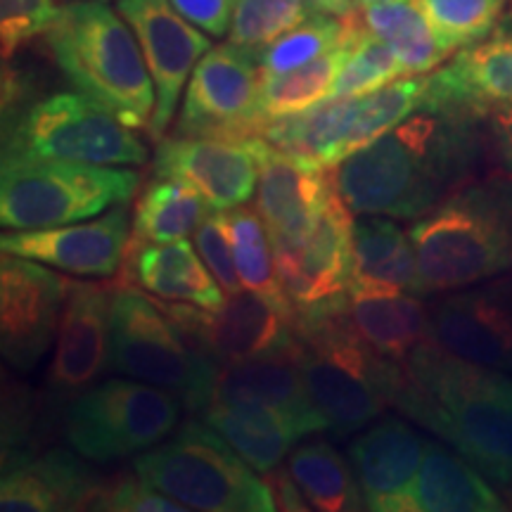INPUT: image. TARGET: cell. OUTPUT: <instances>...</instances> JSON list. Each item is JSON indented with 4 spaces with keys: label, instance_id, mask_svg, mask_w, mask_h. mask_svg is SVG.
<instances>
[{
    "label": "cell",
    "instance_id": "ac0fdd59",
    "mask_svg": "<svg viewBox=\"0 0 512 512\" xmlns=\"http://www.w3.org/2000/svg\"><path fill=\"white\" fill-rule=\"evenodd\" d=\"M128 202L107 209L100 219L53 228L10 230L0 238L3 254L24 256L81 278H114L131 240Z\"/></svg>",
    "mask_w": 512,
    "mask_h": 512
},
{
    "label": "cell",
    "instance_id": "3957f363",
    "mask_svg": "<svg viewBox=\"0 0 512 512\" xmlns=\"http://www.w3.org/2000/svg\"><path fill=\"white\" fill-rule=\"evenodd\" d=\"M422 294L453 292L512 273V181L465 183L408 228Z\"/></svg>",
    "mask_w": 512,
    "mask_h": 512
},
{
    "label": "cell",
    "instance_id": "e0dca14e",
    "mask_svg": "<svg viewBox=\"0 0 512 512\" xmlns=\"http://www.w3.org/2000/svg\"><path fill=\"white\" fill-rule=\"evenodd\" d=\"M430 339L467 363L512 375V275L439 299Z\"/></svg>",
    "mask_w": 512,
    "mask_h": 512
},
{
    "label": "cell",
    "instance_id": "7bdbcfd3",
    "mask_svg": "<svg viewBox=\"0 0 512 512\" xmlns=\"http://www.w3.org/2000/svg\"><path fill=\"white\" fill-rule=\"evenodd\" d=\"M171 5L209 36L228 34L235 0H171Z\"/></svg>",
    "mask_w": 512,
    "mask_h": 512
},
{
    "label": "cell",
    "instance_id": "30bf717a",
    "mask_svg": "<svg viewBox=\"0 0 512 512\" xmlns=\"http://www.w3.org/2000/svg\"><path fill=\"white\" fill-rule=\"evenodd\" d=\"M181 399L155 384L117 377L83 389L69 403L64 437L76 453L110 463L147 451L174 432Z\"/></svg>",
    "mask_w": 512,
    "mask_h": 512
},
{
    "label": "cell",
    "instance_id": "f6af8a7d",
    "mask_svg": "<svg viewBox=\"0 0 512 512\" xmlns=\"http://www.w3.org/2000/svg\"><path fill=\"white\" fill-rule=\"evenodd\" d=\"M486 121H489L491 140H494L501 164L512 174V105L498 107L486 117Z\"/></svg>",
    "mask_w": 512,
    "mask_h": 512
},
{
    "label": "cell",
    "instance_id": "d590c367",
    "mask_svg": "<svg viewBox=\"0 0 512 512\" xmlns=\"http://www.w3.org/2000/svg\"><path fill=\"white\" fill-rule=\"evenodd\" d=\"M358 12V10H356ZM356 12L349 17H335L316 12L306 22L287 31L271 43L261 55V76H278L292 69L304 67L330 50L349 41L356 24Z\"/></svg>",
    "mask_w": 512,
    "mask_h": 512
},
{
    "label": "cell",
    "instance_id": "f907efd6",
    "mask_svg": "<svg viewBox=\"0 0 512 512\" xmlns=\"http://www.w3.org/2000/svg\"><path fill=\"white\" fill-rule=\"evenodd\" d=\"M105 3H107V0H105Z\"/></svg>",
    "mask_w": 512,
    "mask_h": 512
},
{
    "label": "cell",
    "instance_id": "d4e9b609",
    "mask_svg": "<svg viewBox=\"0 0 512 512\" xmlns=\"http://www.w3.org/2000/svg\"><path fill=\"white\" fill-rule=\"evenodd\" d=\"M470 460L427 441L413 484L403 494L399 512H501L503 498Z\"/></svg>",
    "mask_w": 512,
    "mask_h": 512
},
{
    "label": "cell",
    "instance_id": "484cf974",
    "mask_svg": "<svg viewBox=\"0 0 512 512\" xmlns=\"http://www.w3.org/2000/svg\"><path fill=\"white\" fill-rule=\"evenodd\" d=\"M204 422L259 475L280 467L294 441L304 437L290 415L252 399H211L204 408Z\"/></svg>",
    "mask_w": 512,
    "mask_h": 512
},
{
    "label": "cell",
    "instance_id": "d6986e66",
    "mask_svg": "<svg viewBox=\"0 0 512 512\" xmlns=\"http://www.w3.org/2000/svg\"><path fill=\"white\" fill-rule=\"evenodd\" d=\"M155 176L178 178L200 190L211 207L230 211L252 200L259 164L247 138L174 136L162 138L155 152Z\"/></svg>",
    "mask_w": 512,
    "mask_h": 512
},
{
    "label": "cell",
    "instance_id": "f546056e",
    "mask_svg": "<svg viewBox=\"0 0 512 512\" xmlns=\"http://www.w3.org/2000/svg\"><path fill=\"white\" fill-rule=\"evenodd\" d=\"M356 117V98H330L311 110L273 121L259 136L280 150L325 169H337L349 159V138Z\"/></svg>",
    "mask_w": 512,
    "mask_h": 512
},
{
    "label": "cell",
    "instance_id": "4316f807",
    "mask_svg": "<svg viewBox=\"0 0 512 512\" xmlns=\"http://www.w3.org/2000/svg\"><path fill=\"white\" fill-rule=\"evenodd\" d=\"M349 290L422 294L418 256L408 230H401L389 216L361 214L354 219Z\"/></svg>",
    "mask_w": 512,
    "mask_h": 512
},
{
    "label": "cell",
    "instance_id": "c3c4849f",
    "mask_svg": "<svg viewBox=\"0 0 512 512\" xmlns=\"http://www.w3.org/2000/svg\"><path fill=\"white\" fill-rule=\"evenodd\" d=\"M501 384H503L505 394H508L510 399H512V375H505V373H501Z\"/></svg>",
    "mask_w": 512,
    "mask_h": 512
},
{
    "label": "cell",
    "instance_id": "52a82bcc",
    "mask_svg": "<svg viewBox=\"0 0 512 512\" xmlns=\"http://www.w3.org/2000/svg\"><path fill=\"white\" fill-rule=\"evenodd\" d=\"M107 370L176 394L185 408L204 411L216 384V366L195 349L174 318L131 285H114Z\"/></svg>",
    "mask_w": 512,
    "mask_h": 512
},
{
    "label": "cell",
    "instance_id": "5bb4252c",
    "mask_svg": "<svg viewBox=\"0 0 512 512\" xmlns=\"http://www.w3.org/2000/svg\"><path fill=\"white\" fill-rule=\"evenodd\" d=\"M249 145L259 164L256 211L268 230L273 252H285L297 247L316 226L335 192V176L330 174L332 169L280 150L259 133L249 136Z\"/></svg>",
    "mask_w": 512,
    "mask_h": 512
},
{
    "label": "cell",
    "instance_id": "836d02e7",
    "mask_svg": "<svg viewBox=\"0 0 512 512\" xmlns=\"http://www.w3.org/2000/svg\"><path fill=\"white\" fill-rule=\"evenodd\" d=\"M287 470L294 477L311 508L320 512L363 510L361 486L354 470L328 441H311L287 456Z\"/></svg>",
    "mask_w": 512,
    "mask_h": 512
},
{
    "label": "cell",
    "instance_id": "60d3db41",
    "mask_svg": "<svg viewBox=\"0 0 512 512\" xmlns=\"http://www.w3.org/2000/svg\"><path fill=\"white\" fill-rule=\"evenodd\" d=\"M60 8L55 0H0V48L10 60L24 43L46 36Z\"/></svg>",
    "mask_w": 512,
    "mask_h": 512
},
{
    "label": "cell",
    "instance_id": "2e32d148",
    "mask_svg": "<svg viewBox=\"0 0 512 512\" xmlns=\"http://www.w3.org/2000/svg\"><path fill=\"white\" fill-rule=\"evenodd\" d=\"M335 188L311 233L297 247L273 252L275 271L297 313L337 302L351 285L354 219Z\"/></svg>",
    "mask_w": 512,
    "mask_h": 512
},
{
    "label": "cell",
    "instance_id": "f35d334b",
    "mask_svg": "<svg viewBox=\"0 0 512 512\" xmlns=\"http://www.w3.org/2000/svg\"><path fill=\"white\" fill-rule=\"evenodd\" d=\"M403 76L406 72H403L399 55L382 38L370 34L358 17L349 57L332 88V98H356V95L373 93Z\"/></svg>",
    "mask_w": 512,
    "mask_h": 512
},
{
    "label": "cell",
    "instance_id": "cb8c5ba5",
    "mask_svg": "<svg viewBox=\"0 0 512 512\" xmlns=\"http://www.w3.org/2000/svg\"><path fill=\"white\" fill-rule=\"evenodd\" d=\"M124 280L166 302L219 309L228 299L188 240L126 247Z\"/></svg>",
    "mask_w": 512,
    "mask_h": 512
},
{
    "label": "cell",
    "instance_id": "b9f144b4",
    "mask_svg": "<svg viewBox=\"0 0 512 512\" xmlns=\"http://www.w3.org/2000/svg\"><path fill=\"white\" fill-rule=\"evenodd\" d=\"M195 247L211 275L216 278V283L223 287L228 297L242 292L238 266H235L233 242H230L228 214H223L219 209L211 211L207 219L200 223V228L195 230Z\"/></svg>",
    "mask_w": 512,
    "mask_h": 512
},
{
    "label": "cell",
    "instance_id": "74e56055",
    "mask_svg": "<svg viewBox=\"0 0 512 512\" xmlns=\"http://www.w3.org/2000/svg\"><path fill=\"white\" fill-rule=\"evenodd\" d=\"M311 15H316V10L309 0H235L228 41L264 55L271 43Z\"/></svg>",
    "mask_w": 512,
    "mask_h": 512
},
{
    "label": "cell",
    "instance_id": "d6a6232c",
    "mask_svg": "<svg viewBox=\"0 0 512 512\" xmlns=\"http://www.w3.org/2000/svg\"><path fill=\"white\" fill-rule=\"evenodd\" d=\"M363 27L382 38L399 55L406 76H425L437 72L451 53L441 46L422 12L413 0L401 3L366 5L358 10Z\"/></svg>",
    "mask_w": 512,
    "mask_h": 512
},
{
    "label": "cell",
    "instance_id": "603a6c76",
    "mask_svg": "<svg viewBox=\"0 0 512 512\" xmlns=\"http://www.w3.org/2000/svg\"><path fill=\"white\" fill-rule=\"evenodd\" d=\"M427 441L399 418L377 422L351 441L349 463L366 508L399 512V503L418 475Z\"/></svg>",
    "mask_w": 512,
    "mask_h": 512
},
{
    "label": "cell",
    "instance_id": "4fadbf2b",
    "mask_svg": "<svg viewBox=\"0 0 512 512\" xmlns=\"http://www.w3.org/2000/svg\"><path fill=\"white\" fill-rule=\"evenodd\" d=\"M117 10L131 24L155 81L157 107L147 136L159 143L174 119L183 88L211 43L171 0H119Z\"/></svg>",
    "mask_w": 512,
    "mask_h": 512
},
{
    "label": "cell",
    "instance_id": "ba28073f",
    "mask_svg": "<svg viewBox=\"0 0 512 512\" xmlns=\"http://www.w3.org/2000/svg\"><path fill=\"white\" fill-rule=\"evenodd\" d=\"M138 171L57 159H5L0 223L10 230L53 228L105 214L140 188Z\"/></svg>",
    "mask_w": 512,
    "mask_h": 512
},
{
    "label": "cell",
    "instance_id": "7dc6e473",
    "mask_svg": "<svg viewBox=\"0 0 512 512\" xmlns=\"http://www.w3.org/2000/svg\"><path fill=\"white\" fill-rule=\"evenodd\" d=\"M358 8H366V5H380V3H401V0H354Z\"/></svg>",
    "mask_w": 512,
    "mask_h": 512
},
{
    "label": "cell",
    "instance_id": "681fc988",
    "mask_svg": "<svg viewBox=\"0 0 512 512\" xmlns=\"http://www.w3.org/2000/svg\"><path fill=\"white\" fill-rule=\"evenodd\" d=\"M60 3H74V0H60Z\"/></svg>",
    "mask_w": 512,
    "mask_h": 512
},
{
    "label": "cell",
    "instance_id": "83f0119b",
    "mask_svg": "<svg viewBox=\"0 0 512 512\" xmlns=\"http://www.w3.org/2000/svg\"><path fill=\"white\" fill-rule=\"evenodd\" d=\"M344 313L377 354L399 363L430 337V311L420 294L349 290Z\"/></svg>",
    "mask_w": 512,
    "mask_h": 512
},
{
    "label": "cell",
    "instance_id": "bcb514c9",
    "mask_svg": "<svg viewBox=\"0 0 512 512\" xmlns=\"http://www.w3.org/2000/svg\"><path fill=\"white\" fill-rule=\"evenodd\" d=\"M309 5L316 12H325V15L335 17H349L358 8L354 0H309Z\"/></svg>",
    "mask_w": 512,
    "mask_h": 512
},
{
    "label": "cell",
    "instance_id": "9c48e42d",
    "mask_svg": "<svg viewBox=\"0 0 512 512\" xmlns=\"http://www.w3.org/2000/svg\"><path fill=\"white\" fill-rule=\"evenodd\" d=\"M5 159L140 166L147 162V147L98 100L81 91L55 93L5 119Z\"/></svg>",
    "mask_w": 512,
    "mask_h": 512
},
{
    "label": "cell",
    "instance_id": "9a60e30c",
    "mask_svg": "<svg viewBox=\"0 0 512 512\" xmlns=\"http://www.w3.org/2000/svg\"><path fill=\"white\" fill-rule=\"evenodd\" d=\"M162 309L174 318L195 349L219 368L285 347L297 339V323L292 318L247 290L230 294L214 311L183 302H171Z\"/></svg>",
    "mask_w": 512,
    "mask_h": 512
},
{
    "label": "cell",
    "instance_id": "ffe728a7",
    "mask_svg": "<svg viewBox=\"0 0 512 512\" xmlns=\"http://www.w3.org/2000/svg\"><path fill=\"white\" fill-rule=\"evenodd\" d=\"M114 285L67 280L48 384L57 396H79L110 363Z\"/></svg>",
    "mask_w": 512,
    "mask_h": 512
},
{
    "label": "cell",
    "instance_id": "ab89813d",
    "mask_svg": "<svg viewBox=\"0 0 512 512\" xmlns=\"http://www.w3.org/2000/svg\"><path fill=\"white\" fill-rule=\"evenodd\" d=\"M86 510H117V512H178L188 510L176 503L155 486H150L140 475L117 477L95 486L88 496Z\"/></svg>",
    "mask_w": 512,
    "mask_h": 512
},
{
    "label": "cell",
    "instance_id": "8992f818",
    "mask_svg": "<svg viewBox=\"0 0 512 512\" xmlns=\"http://www.w3.org/2000/svg\"><path fill=\"white\" fill-rule=\"evenodd\" d=\"M133 472L188 510L271 512L275 498L233 446L207 422H188L166 444L136 458Z\"/></svg>",
    "mask_w": 512,
    "mask_h": 512
},
{
    "label": "cell",
    "instance_id": "5b68a950",
    "mask_svg": "<svg viewBox=\"0 0 512 512\" xmlns=\"http://www.w3.org/2000/svg\"><path fill=\"white\" fill-rule=\"evenodd\" d=\"M347 294L299 313L306 392L337 437L363 430L396 401L403 366L370 347L344 313Z\"/></svg>",
    "mask_w": 512,
    "mask_h": 512
},
{
    "label": "cell",
    "instance_id": "7a4b0ae2",
    "mask_svg": "<svg viewBox=\"0 0 512 512\" xmlns=\"http://www.w3.org/2000/svg\"><path fill=\"white\" fill-rule=\"evenodd\" d=\"M394 406L456 448L491 482L512 489V399L498 370L467 363L427 337L403 361Z\"/></svg>",
    "mask_w": 512,
    "mask_h": 512
},
{
    "label": "cell",
    "instance_id": "4dcf8cb0",
    "mask_svg": "<svg viewBox=\"0 0 512 512\" xmlns=\"http://www.w3.org/2000/svg\"><path fill=\"white\" fill-rule=\"evenodd\" d=\"M211 211L214 207L190 183L157 176L138 197L128 247L185 240L188 235H195Z\"/></svg>",
    "mask_w": 512,
    "mask_h": 512
},
{
    "label": "cell",
    "instance_id": "44dd1931",
    "mask_svg": "<svg viewBox=\"0 0 512 512\" xmlns=\"http://www.w3.org/2000/svg\"><path fill=\"white\" fill-rule=\"evenodd\" d=\"M211 399H252L266 403L290 415L304 437L328 430V420L320 415L306 392L299 335L285 347L221 366Z\"/></svg>",
    "mask_w": 512,
    "mask_h": 512
},
{
    "label": "cell",
    "instance_id": "6da1fadb",
    "mask_svg": "<svg viewBox=\"0 0 512 512\" xmlns=\"http://www.w3.org/2000/svg\"><path fill=\"white\" fill-rule=\"evenodd\" d=\"M484 119L422 105L335 171V188L356 216L420 219L470 181L482 159Z\"/></svg>",
    "mask_w": 512,
    "mask_h": 512
},
{
    "label": "cell",
    "instance_id": "7402d4cb",
    "mask_svg": "<svg viewBox=\"0 0 512 512\" xmlns=\"http://www.w3.org/2000/svg\"><path fill=\"white\" fill-rule=\"evenodd\" d=\"M425 105L475 114L484 121L498 107L512 105V36H489L427 74Z\"/></svg>",
    "mask_w": 512,
    "mask_h": 512
},
{
    "label": "cell",
    "instance_id": "1f68e13d",
    "mask_svg": "<svg viewBox=\"0 0 512 512\" xmlns=\"http://www.w3.org/2000/svg\"><path fill=\"white\" fill-rule=\"evenodd\" d=\"M351 36H354V31H351ZM351 36L347 43H342V46H337L335 50H330V53L318 57V60L304 64V67H297L292 69V72L278 76H261L259 107H256L259 133L261 128L273 124V121L306 112L311 110V107L320 105V102L332 98V88H335L337 76L342 72L344 62H347L349 57Z\"/></svg>",
    "mask_w": 512,
    "mask_h": 512
},
{
    "label": "cell",
    "instance_id": "277c9868",
    "mask_svg": "<svg viewBox=\"0 0 512 512\" xmlns=\"http://www.w3.org/2000/svg\"><path fill=\"white\" fill-rule=\"evenodd\" d=\"M57 67L76 91L98 100L128 128H150L157 93L131 24L105 0L60 8L46 34Z\"/></svg>",
    "mask_w": 512,
    "mask_h": 512
},
{
    "label": "cell",
    "instance_id": "f1b7e54d",
    "mask_svg": "<svg viewBox=\"0 0 512 512\" xmlns=\"http://www.w3.org/2000/svg\"><path fill=\"white\" fill-rule=\"evenodd\" d=\"M98 486L67 453H50L31 465H19L5 475L0 486L3 512L83 510Z\"/></svg>",
    "mask_w": 512,
    "mask_h": 512
},
{
    "label": "cell",
    "instance_id": "8fae6325",
    "mask_svg": "<svg viewBox=\"0 0 512 512\" xmlns=\"http://www.w3.org/2000/svg\"><path fill=\"white\" fill-rule=\"evenodd\" d=\"M261 55L223 43L211 46L188 86H185L181 119L176 131L181 136H233L247 138L259 133Z\"/></svg>",
    "mask_w": 512,
    "mask_h": 512
},
{
    "label": "cell",
    "instance_id": "7c38bea8",
    "mask_svg": "<svg viewBox=\"0 0 512 512\" xmlns=\"http://www.w3.org/2000/svg\"><path fill=\"white\" fill-rule=\"evenodd\" d=\"M67 278L24 256L0 259V349L12 368L29 373L57 337Z\"/></svg>",
    "mask_w": 512,
    "mask_h": 512
},
{
    "label": "cell",
    "instance_id": "8d00e7d4",
    "mask_svg": "<svg viewBox=\"0 0 512 512\" xmlns=\"http://www.w3.org/2000/svg\"><path fill=\"white\" fill-rule=\"evenodd\" d=\"M448 53L477 46L494 34L505 0H413Z\"/></svg>",
    "mask_w": 512,
    "mask_h": 512
},
{
    "label": "cell",
    "instance_id": "e575fe53",
    "mask_svg": "<svg viewBox=\"0 0 512 512\" xmlns=\"http://www.w3.org/2000/svg\"><path fill=\"white\" fill-rule=\"evenodd\" d=\"M228 230L242 290L259 294L268 304H273L275 309L283 311L287 318L299 323V313L290 302V297H287L285 287L278 278V271H275L273 245L259 211L245 207V204L230 209Z\"/></svg>",
    "mask_w": 512,
    "mask_h": 512
},
{
    "label": "cell",
    "instance_id": "ee69618b",
    "mask_svg": "<svg viewBox=\"0 0 512 512\" xmlns=\"http://www.w3.org/2000/svg\"><path fill=\"white\" fill-rule=\"evenodd\" d=\"M266 482L271 486L275 508L278 510H311L309 501H306V496L302 494L297 482H294L287 467H275V470L266 472Z\"/></svg>",
    "mask_w": 512,
    "mask_h": 512
}]
</instances>
